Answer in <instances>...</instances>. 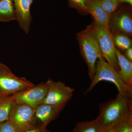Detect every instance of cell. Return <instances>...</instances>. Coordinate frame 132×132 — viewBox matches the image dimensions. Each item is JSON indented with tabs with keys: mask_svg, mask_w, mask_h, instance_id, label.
Instances as JSON below:
<instances>
[{
	"mask_svg": "<svg viewBox=\"0 0 132 132\" xmlns=\"http://www.w3.org/2000/svg\"><path fill=\"white\" fill-rule=\"evenodd\" d=\"M132 97L118 93L115 98L99 105L95 120L103 130L112 128L116 125L132 115Z\"/></svg>",
	"mask_w": 132,
	"mask_h": 132,
	"instance_id": "6da1fadb",
	"label": "cell"
},
{
	"mask_svg": "<svg viewBox=\"0 0 132 132\" xmlns=\"http://www.w3.org/2000/svg\"><path fill=\"white\" fill-rule=\"evenodd\" d=\"M76 39L79 45L80 53L88 68L91 80L94 75L97 60L102 57L96 36L93 21L84 30L77 33Z\"/></svg>",
	"mask_w": 132,
	"mask_h": 132,
	"instance_id": "7a4b0ae2",
	"label": "cell"
},
{
	"mask_svg": "<svg viewBox=\"0 0 132 132\" xmlns=\"http://www.w3.org/2000/svg\"><path fill=\"white\" fill-rule=\"evenodd\" d=\"M96 62L94 75L89 87L84 94L90 93L100 81H106L113 83L119 93L132 97V88L124 84L120 77L118 71L105 61L103 57L99 58Z\"/></svg>",
	"mask_w": 132,
	"mask_h": 132,
	"instance_id": "3957f363",
	"label": "cell"
},
{
	"mask_svg": "<svg viewBox=\"0 0 132 132\" xmlns=\"http://www.w3.org/2000/svg\"><path fill=\"white\" fill-rule=\"evenodd\" d=\"M35 85L25 77H19L0 62V90L10 95L32 87Z\"/></svg>",
	"mask_w": 132,
	"mask_h": 132,
	"instance_id": "277c9868",
	"label": "cell"
},
{
	"mask_svg": "<svg viewBox=\"0 0 132 132\" xmlns=\"http://www.w3.org/2000/svg\"><path fill=\"white\" fill-rule=\"evenodd\" d=\"M132 6L123 4L111 14L108 24L112 34H125L130 38L132 36Z\"/></svg>",
	"mask_w": 132,
	"mask_h": 132,
	"instance_id": "5b68a950",
	"label": "cell"
},
{
	"mask_svg": "<svg viewBox=\"0 0 132 132\" xmlns=\"http://www.w3.org/2000/svg\"><path fill=\"white\" fill-rule=\"evenodd\" d=\"M94 23L95 30L102 53V57L116 71H119V68L116 53V47L114 43L112 34L108 26H100L94 22Z\"/></svg>",
	"mask_w": 132,
	"mask_h": 132,
	"instance_id": "8992f818",
	"label": "cell"
},
{
	"mask_svg": "<svg viewBox=\"0 0 132 132\" xmlns=\"http://www.w3.org/2000/svg\"><path fill=\"white\" fill-rule=\"evenodd\" d=\"M35 109L21 103L15 102L10 113L9 120L18 132H24L34 126Z\"/></svg>",
	"mask_w": 132,
	"mask_h": 132,
	"instance_id": "52a82bcc",
	"label": "cell"
},
{
	"mask_svg": "<svg viewBox=\"0 0 132 132\" xmlns=\"http://www.w3.org/2000/svg\"><path fill=\"white\" fill-rule=\"evenodd\" d=\"M46 83L47 93L42 104L66 105L73 95L75 89L61 81H55L49 78Z\"/></svg>",
	"mask_w": 132,
	"mask_h": 132,
	"instance_id": "ba28073f",
	"label": "cell"
},
{
	"mask_svg": "<svg viewBox=\"0 0 132 132\" xmlns=\"http://www.w3.org/2000/svg\"><path fill=\"white\" fill-rule=\"evenodd\" d=\"M46 82H41L15 94L14 102L26 104L36 109L43 103L47 93Z\"/></svg>",
	"mask_w": 132,
	"mask_h": 132,
	"instance_id": "9c48e42d",
	"label": "cell"
},
{
	"mask_svg": "<svg viewBox=\"0 0 132 132\" xmlns=\"http://www.w3.org/2000/svg\"><path fill=\"white\" fill-rule=\"evenodd\" d=\"M16 15V21L20 28L27 34L31 27L32 17L30 8L34 0H12Z\"/></svg>",
	"mask_w": 132,
	"mask_h": 132,
	"instance_id": "30bf717a",
	"label": "cell"
},
{
	"mask_svg": "<svg viewBox=\"0 0 132 132\" xmlns=\"http://www.w3.org/2000/svg\"><path fill=\"white\" fill-rule=\"evenodd\" d=\"M65 106L41 104L35 109V118L42 122L41 125L47 127L50 122L58 118Z\"/></svg>",
	"mask_w": 132,
	"mask_h": 132,
	"instance_id": "8fae6325",
	"label": "cell"
},
{
	"mask_svg": "<svg viewBox=\"0 0 132 132\" xmlns=\"http://www.w3.org/2000/svg\"><path fill=\"white\" fill-rule=\"evenodd\" d=\"M86 6L88 13L92 15L95 24L108 26L111 14L106 12L97 0H87Z\"/></svg>",
	"mask_w": 132,
	"mask_h": 132,
	"instance_id": "7c38bea8",
	"label": "cell"
},
{
	"mask_svg": "<svg viewBox=\"0 0 132 132\" xmlns=\"http://www.w3.org/2000/svg\"><path fill=\"white\" fill-rule=\"evenodd\" d=\"M116 53L119 68L118 73L120 77L125 85L132 88V62L127 60L116 48Z\"/></svg>",
	"mask_w": 132,
	"mask_h": 132,
	"instance_id": "4fadbf2b",
	"label": "cell"
},
{
	"mask_svg": "<svg viewBox=\"0 0 132 132\" xmlns=\"http://www.w3.org/2000/svg\"><path fill=\"white\" fill-rule=\"evenodd\" d=\"M16 20L14 5L12 0H0V22Z\"/></svg>",
	"mask_w": 132,
	"mask_h": 132,
	"instance_id": "5bb4252c",
	"label": "cell"
},
{
	"mask_svg": "<svg viewBox=\"0 0 132 132\" xmlns=\"http://www.w3.org/2000/svg\"><path fill=\"white\" fill-rule=\"evenodd\" d=\"M15 94L0 99V123L9 120L10 110L14 102Z\"/></svg>",
	"mask_w": 132,
	"mask_h": 132,
	"instance_id": "9a60e30c",
	"label": "cell"
},
{
	"mask_svg": "<svg viewBox=\"0 0 132 132\" xmlns=\"http://www.w3.org/2000/svg\"><path fill=\"white\" fill-rule=\"evenodd\" d=\"M103 130L95 119L79 122L76 125L72 132H102Z\"/></svg>",
	"mask_w": 132,
	"mask_h": 132,
	"instance_id": "2e32d148",
	"label": "cell"
},
{
	"mask_svg": "<svg viewBox=\"0 0 132 132\" xmlns=\"http://www.w3.org/2000/svg\"><path fill=\"white\" fill-rule=\"evenodd\" d=\"M114 45L116 48L123 52L132 47L131 38L125 34H112Z\"/></svg>",
	"mask_w": 132,
	"mask_h": 132,
	"instance_id": "e0dca14e",
	"label": "cell"
},
{
	"mask_svg": "<svg viewBox=\"0 0 132 132\" xmlns=\"http://www.w3.org/2000/svg\"><path fill=\"white\" fill-rule=\"evenodd\" d=\"M103 9L109 13H112L121 5L120 0H97Z\"/></svg>",
	"mask_w": 132,
	"mask_h": 132,
	"instance_id": "ac0fdd59",
	"label": "cell"
},
{
	"mask_svg": "<svg viewBox=\"0 0 132 132\" xmlns=\"http://www.w3.org/2000/svg\"><path fill=\"white\" fill-rule=\"evenodd\" d=\"M112 129L116 132H132V115L117 123Z\"/></svg>",
	"mask_w": 132,
	"mask_h": 132,
	"instance_id": "d6986e66",
	"label": "cell"
},
{
	"mask_svg": "<svg viewBox=\"0 0 132 132\" xmlns=\"http://www.w3.org/2000/svg\"><path fill=\"white\" fill-rule=\"evenodd\" d=\"M69 7L74 9L79 13L83 15H87L88 13L86 7V4L87 0H68Z\"/></svg>",
	"mask_w": 132,
	"mask_h": 132,
	"instance_id": "ffe728a7",
	"label": "cell"
},
{
	"mask_svg": "<svg viewBox=\"0 0 132 132\" xmlns=\"http://www.w3.org/2000/svg\"><path fill=\"white\" fill-rule=\"evenodd\" d=\"M0 132H18L9 120L0 123Z\"/></svg>",
	"mask_w": 132,
	"mask_h": 132,
	"instance_id": "44dd1931",
	"label": "cell"
},
{
	"mask_svg": "<svg viewBox=\"0 0 132 132\" xmlns=\"http://www.w3.org/2000/svg\"><path fill=\"white\" fill-rule=\"evenodd\" d=\"M24 132H50L49 130L46 129V127L41 125L40 126H33Z\"/></svg>",
	"mask_w": 132,
	"mask_h": 132,
	"instance_id": "7402d4cb",
	"label": "cell"
},
{
	"mask_svg": "<svg viewBox=\"0 0 132 132\" xmlns=\"http://www.w3.org/2000/svg\"><path fill=\"white\" fill-rule=\"evenodd\" d=\"M125 56L129 61L132 62V48H128L126 51Z\"/></svg>",
	"mask_w": 132,
	"mask_h": 132,
	"instance_id": "603a6c76",
	"label": "cell"
},
{
	"mask_svg": "<svg viewBox=\"0 0 132 132\" xmlns=\"http://www.w3.org/2000/svg\"><path fill=\"white\" fill-rule=\"evenodd\" d=\"M120 3L121 4H127L130 5V6H132V0H120Z\"/></svg>",
	"mask_w": 132,
	"mask_h": 132,
	"instance_id": "cb8c5ba5",
	"label": "cell"
},
{
	"mask_svg": "<svg viewBox=\"0 0 132 132\" xmlns=\"http://www.w3.org/2000/svg\"><path fill=\"white\" fill-rule=\"evenodd\" d=\"M7 95H9L4 93H3L1 90H0V99L2 98H3V97H5V96H7Z\"/></svg>",
	"mask_w": 132,
	"mask_h": 132,
	"instance_id": "d4e9b609",
	"label": "cell"
},
{
	"mask_svg": "<svg viewBox=\"0 0 132 132\" xmlns=\"http://www.w3.org/2000/svg\"><path fill=\"white\" fill-rule=\"evenodd\" d=\"M102 132H116L113 129L111 128V129H106L103 130Z\"/></svg>",
	"mask_w": 132,
	"mask_h": 132,
	"instance_id": "484cf974",
	"label": "cell"
}]
</instances>
